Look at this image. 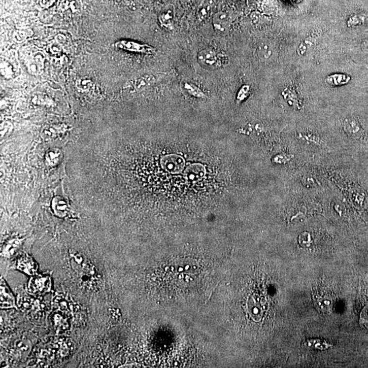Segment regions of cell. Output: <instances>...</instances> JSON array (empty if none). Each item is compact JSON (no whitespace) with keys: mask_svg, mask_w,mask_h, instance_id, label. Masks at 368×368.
<instances>
[{"mask_svg":"<svg viewBox=\"0 0 368 368\" xmlns=\"http://www.w3.org/2000/svg\"><path fill=\"white\" fill-rule=\"evenodd\" d=\"M197 61L200 67L208 71H215L222 66L220 55L212 47L200 50L197 54Z\"/></svg>","mask_w":368,"mask_h":368,"instance_id":"1","label":"cell"},{"mask_svg":"<svg viewBox=\"0 0 368 368\" xmlns=\"http://www.w3.org/2000/svg\"><path fill=\"white\" fill-rule=\"evenodd\" d=\"M115 47L120 50L141 54L152 55L156 52V49L152 46L144 45L131 41H121L115 43Z\"/></svg>","mask_w":368,"mask_h":368,"instance_id":"2","label":"cell"},{"mask_svg":"<svg viewBox=\"0 0 368 368\" xmlns=\"http://www.w3.org/2000/svg\"><path fill=\"white\" fill-rule=\"evenodd\" d=\"M163 169L170 174H180L184 169L185 162L182 156L176 154L167 155L161 158Z\"/></svg>","mask_w":368,"mask_h":368,"instance_id":"3","label":"cell"},{"mask_svg":"<svg viewBox=\"0 0 368 368\" xmlns=\"http://www.w3.org/2000/svg\"><path fill=\"white\" fill-rule=\"evenodd\" d=\"M51 286L50 278L36 277L31 278L28 284L29 292L33 294H43L49 291Z\"/></svg>","mask_w":368,"mask_h":368,"instance_id":"4","label":"cell"},{"mask_svg":"<svg viewBox=\"0 0 368 368\" xmlns=\"http://www.w3.org/2000/svg\"><path fill=\"white\" fill-rule=\"evenodd\" d=\"M176 7L172 4H168L161 10L158 15L159 22L162 27L172 29L176 19Z\"/></svg>","mask_w":368,"mask_h":368,"instance_id":"5","label":"cell"},{"mask_svg":"<svg viewBox=\"0 0 368 368\" xmlns=\"http://www.w3.org/2000/svg\"><path fill=\"white\" fill-rule=\"evenodd\" d=\"M230 19L226 12L220 11L215 13L212 17V25L217 33L222 34L228 30Z\"/></svg>","mask_w":368,"mask_h":368,"instance_id":"6","label":"cell"},{"mask_svg":"<svg viewBox=\"0 0 368 368\" xmlns=\"http://www.w3.org/2000/svg\"><path fill=\"white\" fill-rule=\"evenodd\" d=\"M206 174L205 167L200 164H192L186 169L184 177L188 182H197L202 180Z\"/></svg>","mask_w":368,"mask_h":368,"instance_id":"7","label":"cell"},{"mask_svg":"<svg viewBox=\"0 0 368 368\" xmlns=\"http://www.w3.org/2000/svg\"><path fill=\"white\" fill-rule=\"evenodd\" d=\"M15 306V299L9 287L3 279L1 280V307L9 308Z\"/></svg>","mask_w":368,"mask_h":368,"instance_id":"8","label":"cell"},{"mask_svg":"<svg viewBox=\"0 0 368 368\" xmlns=\"http://www.w3.org/2000/svg\"><path fill=\"white\" fill-rule=\"evenodd\" d=\"M155 82H156V78L154 75L146 74V75H142L135 79L134 86L138 90H142V89L152 86Z\"/></svg>","mask_w":368,"mask_h":368,"instance_id":"9","label":"cell"},{"mask_svg":"<svg viewBox=\"0 0 368 368\" xmlns=\"http://www.w3.org/2000/svg\"><path fill=\"white\" fill-rule=\"evenodd\" d=\"M18 268L28 274H34L37 272V265L31 258L24 257L18 261Z\"/></svg>","mask_w":368,"mask_h":368,"instance_id":"10","label":"cell"},{"mask_svg":"<svg viewBox=\"0 0 368 368\" xmlns=\"http://www.w3.org/2000/svg\"><path fill=\"white\" fill-rule=\"evenodd\" d=\"M213 3L211 0H204L198 6L197 15L200 19H206L212 10Z\"/></svg>","mask_w":368,"mask_h":368,"instance_id":"11","label":"cell"},{"mask_svg":"<svg viewBox=\"0 0 368 368\" xmlns=\"http://www.w3.org/2000/svg\"><path fill=\"white\" fill-rule=\"evenodd\" d=\"M183 86H184L185 90H186L188 93H190V95H193V96L198 97H205V94L202 91V89L198 88L196 85L193 84V83H185L183 85Z\"/></svg>","mask_w":368,"mask_h":368,"instance_id":"12","label":"cell"},{"mask_svg":"<svg viewBox=\"0 0 368 368\" xmlns=\"http://www.w3.org/2000/svg\"><path fill=\"white\" fill-rule=\"evenodd\" d=\"M145 2H146V3H150V2H152V0H144Z\"/></svg>","mask_w":368,"mask_h":368,"instance_id":"13","label":"cell"}]
</instances>
